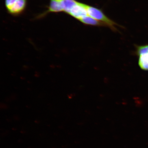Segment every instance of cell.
<instances>
[{
	"mask_svg": "<svg viewBox=\"0 0 148 148\" xmlns=\"http://www.w3.org/2000/svg\"><path fill=\"white\" fill-rule=\"evenodd\" d=\"M85 6L87 11L88 15L98 21L102 22L106 24L107 26L110 27L113 30H115V26L117 25L105 16L102 11L95 7L86 4H85Z\"/></svg>",
	"mask_w": 148,
	"mask_h": 148,
	"instance_id": "6da1fadb",
	"label": "cell"
},
{
	"mask_svg": "<svg viewBox=\"0 0 148 148\" xmlns=\"http://www.w3.org/2000/svg\"><path fill=\"white\" fill-rule=\"evenodd\" d=\"M5 6L9 12L13 14L20 13L25 9L26 0H5Z\"/></svg>",
	"mask_w": 148,
	"mask_h": 148,
	"instance_id": "7a4b0ae2",
	"label": "cell"
},
{
	"mask_svg": "<svg viewBox=\"0 0 148 148\" xmlns=\"http://www.w3.org/2000/svg\"><path fill=\"white\" fill-rule=\"evenodd\" d=\"M69 14L79 20L88 15L85 4L78 2L71 9Z\"/></svg>",
	"mask_w": 148,
	"mask_h": 148,
	"instance_id": "3957f363",
	"label": "cell"
},
{
	"mask_svg": "<svg viewBox=\"0 0 148 148\" xmlns=\"http://www.w3.org/2000/svg\"><path fill=\"white\" fill-rule=\"evenodd\" d=\"M79 21L86 25L98 26H104L106 25V24L102 22L98 21L88 15L84 16Z\"/></svg>",
	"mask_w": 148,
	"mask_h": 148,
	"instance_id": "277c9868",
	"label": "cell"
},
{
	"mask_svg": "<svg viewBox=\"0 0 148 148\" xmlns=\"http://www.w3.org/2000/svg\"><path fill=\"white\" fill-rule=\"evenodd\" d=\"M49 11L53 12L64 11L61 0H51Z\"/></svg>",
	"mask_w": 148,
	"mask_h": 148,
	"instance_id": "5b68a950",
	"label": "cell"
},
{
	"mask_svg": "<svg viewBox=\"0 0 148 148\" xmlns=\"http://www.w3.org/2000/svg\"><path fill=\"white\" fill-rule=\"evenodd\" d=\"M61 1L64 11L68 14L77 2L75 0H61Z\"/></svg>",
	"mask_w": 148,
	"mask_h": 148,
	"instance_id": "8992f818",
	"label": "cell"
},
{
	"mask_svg": "<svg viewBox=\"0 0 148 148\" xmlns=\"http://www.w3.org/2000/svg\"><path fill=\"white\" fill-rule=\"evenodd\" d=\"M138 64L141 69L148 70V53L140 55Z\"/></svg>",
	"mask_w": 148,
	"mask_h": 148,
	"instance_id": "52a82bcc",
	"label": "cell"
},
{
	"mask_svg": "<svg viewBox=\"0 0 148 148\" xmlns=\"http://www.w3.org/2000/svg\"><path fill=\"white\" fill-rule=\"evenodd\" d=\"M136 52L138 55L148 53V45L138 46Z\"/></svg>",
	"mask_w": 148,
	"mask_h": 148,
	"instance_id": "ba28073f",
	"label": "cell"
}]
</instances>
